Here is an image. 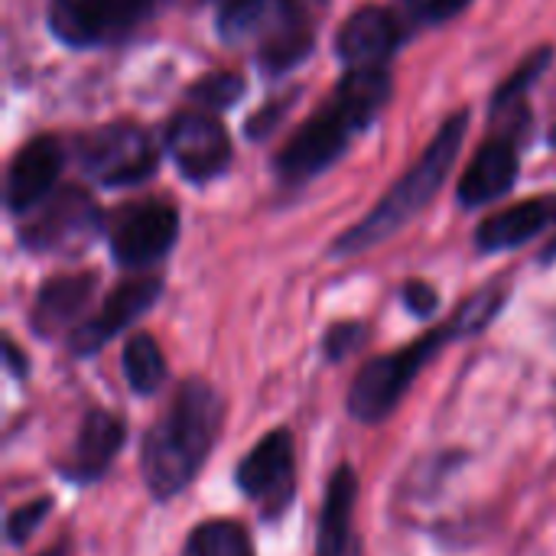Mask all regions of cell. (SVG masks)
Here are the masks:
<instances>
[{
  "label": "cell",
  "instance_id": "obj_1",
  "mask_svg": "<svg viewBox=\"0 0 556 556\" xmlns=\"http://www.w3.org/2000/svg\"><path fill=\"white\" fill-rule=\"evenodd\" d=\"M225 404L212 384L189 378L153 420L140 446V472L156 502H169L192 485L218 443Z\"/></svg>",
  "mask_w": 556,
  "mask_h": 556
},
{
  "label": "cell",
  "instance_id": "obj_2",
  "mask_svg": "<svg viewBox=\"0 0 556 556\" xmlns=\"http://www.w3.org/2000/svg\"><path fill=\"white\" fill-rule=\"evenodd\" d=\"M388 98H391V78L384 68L345 72L332 98L280 150L277 156L280 179L303 182L323 173L326 166H332L345 153L352 137L378 117Z\"/></svg>",
  "mask_w": 556,
  "mask_h": 556
},
{
  "label": "cell",
  "instance_id": "obj_3",
  "mask_svg": "<svg viewBox=\"0 0 556 556\" xmlns=\"http://www.w3.org/2000/svg\"><path fill=\"white\" fill-rule=\"evenodd\" d=\"M466 127H469V111H456L440 127V134L433 137V143L424 150V156L417 160V166H410L401 176V182L375 205V212L365 222H358L352 231H345L339 238L336 254L339 257H349V254L368 251V248L381 244L384 238H391L397 228H404L437 195V189L446 182V176H450V169L456 163V153L463 147Z\"/></svg>",
  "mask_w": 556,
  "mask_h": 556
},
{
  "label": "cell",
  "instance_id": "obj_4",
  "mask_svg": "<svg viewBox=\"0 0 556 556\" xmlns=\"http://www.w3.org/2000/svg\"><path fill=\"white\" fill-rule=\"evenodd\" d=\"M466 336L459 319L453 316L443 329H433L427 332L424 339L410 342L407 349L394 352V355H381V358H371L352 391H349V414L358 420V424H381L391 417V410L401 404V397L410 391L414 378L424 371V365L450 342V339H459Z\"/></svg>",
  "mask_w": 556,
  "mask_h": 556
},
{
  "label": "cell",
  "instance_id": "obj_5",
  "mask_svg": "<svg viewBox=\"0 0 556 556\" xmlns=\"http://www.w3.org/2000/svg\"><path fill=\"white\" fill-rule=\"evenodd\" d=\"M235 485L264 521H280L296 498V446L287 427L270 430L235 469Z\"/></svg>",
  "mask_w": 556,
  "mask_h": 556
},
{
  "label": "cell",
  "instance_id": "obj_6",
  "mask_svg": "<svg viewBox=\"0 0 556 556\" xmlns=\"http://www.w3.org/2000/svg\"><path fill=\"white\" fill-rule=\"evenodd\" d=\"M156 0H49V29L68 46H101L134 33Z\"/></svg>",
  "mask_w": 556,
  "mask_h": 556
},
{
  "label": "cell",
  "instance_id": "obj_7",
  "mask_svg": "<svg viewBox=\"0 0 556 556\" xmlns=\"http://www.w3.org/2000/svg\"><path fill=\"white\" fill-rule=\"evenodd\" d=\"M33 222L23 225L20 241L39 254H75L85 251L101 231V212L94 199L81 189H62L33 208Z\"/></svg>",
  "mask_w": 556,
  "mask_h": 556
},
{
  "label": "cell",
  "instance_id": "obj_8",
  "mask_svg": "<svg viewBox=\"0 0 556 556\" xmlns=\"http://www.w3.org/2000/svg\"><path fill=\"white\" fill-rule=\"evenodd\" d=\"M81 169L104 186H130L156 169V147L137 124H108L78 140Z\"/></svg>",
  "mask_w": 556,
  "mask_h": 556
},
{
  "label": "cell",
  "instance_id": "obj_9",
  "mask_svg": "<svg viewBox=\"0 0 556 556\" xmlns=\"http://www.w3.org/2000/svg\"><path fill=\"white\" fill-rule=\"evenodd\" d=\"M176 235L179 215L169 202H134L111 222V254L124 267H147L173 248Z\"/></svg>",
  "mask_w": 556,
  "mask_h": 556
},
{
  "label": "cell",
  "instance_id": "obj_10",
  "mask_svg": "<svg viewBox=\"0 0 556 556\" xmlns=\"http://www.w3.org/2000/svg\"><path fill=\"white\" fill-rule=\"evenodd\" d=\"M166 147H169L179 173L189 176L192 182L215 179L231 163V140H228L225 127L215 117L199 114V111H186L169 124Z\"/></svg>",
  "mask_w": 556,
  "mask_h": 556
},
{
  "label": "cell",
  "instance_id": "obj_11",
  "mask_svg": "<svg viewBox=\"0 0 556 556\" xmlns=\"http://www.w3.org/2000/svg\"><path fill=\"white\" fill-rule=\"evenodd\" d=\"M156 296H160V280L153 277H137V280L121 283L104 300V306L68 336V349L75 355H94L104 342H111L117 332L137 323L156 303Z\"/></svg>",
  "mask_w": 556,
  "mask_h": 556
},
{
  "label": "cell",
  "instance_id": "obj_12",
  "mask_svg": "<svg viewBox=\"0 0 556 556\" xmlns=\"http://www.w3.org/2000/svg\"><path fill=\"white\" fill-rule=\"evenodd\" d=\"M316 42L309 0H270L264 16L261 65L267 72H287L306 59Z\"/></svg>",
  "mask_w": 556,
  "mask_h": 556
},
{
  "label": "cell",
  "instance_id": "obj_13",
  "mask_svg": "<svg viewBox=\"0 0 556 556\" xmlns=\"http://www.w3.org/2000/svg\"><path fill=\"white\" fill-rule=\"evenodd\" d=\"M401 42V26L384 7H365L358 10L339 33L336 52L345 65V72L362 68H384V62L394 55Z\"/></svg>",
  "mask_w": 556,
  "mask_h": 556
},
{
  "label": "cell",
  "instance_id": "obj_14",
  "mask_svg": "<svg viewBox=\"0 0 556 556\" xmlns=\"http://www.w3.org/2000/svg\"><path fill=\"white\" fill-rule=\"evenodd\" d=\"M62 173V147L52 137H36L16 150L7 169V205L13 212H33L49 199Z\"/></svg>",
  "mask_w": 556,
  "mask_h": 556
},
{
  "label": "cell",
  "instance_id": "obj_15",
  "mask_svg": "<svg viewBox=\"0 0 556 556\" xmlns=\"http://www.w3.org/2000/svg\"><path fill=\"white\" fill-rule=\"evenodd\" d=\"M124 420L108 414V410H88L81 427H78V437L68 450V459L62 463V476L68 482H78V485H91L98 482L114 456L121 453L124 446Z\"/></svg>",
  "mask_w": 556,
  "mask_h": 556
},
{
  "label": "cell",
  "instance_id": "obj_16",
  "mask_svg": "<svg viewBox=\"0 0 556 556\" xmlns=\"http://www.w3.org/2000/svg\"><path fill=\"white\" fill-rule=\"evenodd\" d=\"M94 274H65L49 283H42L36 306H33V329L42 339H52L59 332H75L81 326V313L91 303L94 293Z\"/></svg>",
  "mask_w": 556,
  "mask_h": 556
},
{
  "label": "cell",
  "instance_id": "obj_17",
  "mask_svg": "<svg viewBox=\"0 0 556 556\" xmlns=\"http://www.w3.org/2000/svg\"><path fill=\"white\" fill-rule=\"evenodd\" d=\"M518 176V147L511 137H492L479 147L476 160L469 163L459 182V202L466 208H482L505 195Z\"/></svg>",
  "mask_w": 556,
  "mask_h": 556
},
{
  "label": "cell",
  "instance_id": "obj_18",
  "mask_svg": "<svg viewBox=\"0 0 556 556\" xmlns=\"http://www.w3.org/2000/svg\"><path fill=\"white\" fill-rule=\"evenodd\" d=\"M556 222V199H528L521 205H511L492 218H485L476 231V241L482 251H511L538 238L544 228Z\"/></svg>",
  "mask_w": 556,
  "mask_h": 556
},
{
  "label": "cell",
  "instance_id": "obj_19",
  "mask_svg": "<svg viewBox=\"0 0 556 556\" xmlns=\"http://www.w3.org/2000/svg\"><path fill=\"white\" fill-rule=\"evenodd\" d=\"M355 502H358L355 469L352 466H339L332 472V482H329V492H326V505H323V515H319V538H316L319 556H345L349 538H352Z\"/></svg>",
  "mask_w": 556,
  "mask_h": 556
},
{
  "label": "cell",
  "instance_id": "obj_20",
  "mask_svg": "<svg viewBox=\"0 0 556 556\" xmlns=\"http://www.w3.org/2000/svg\"><path fill=\"white\" fill-rule=\"evenodd\" d=\"M124 378H127L130 391L140 397H150L163 388L166 358H163L160 345L153 342V336H147V332L130 336V342L124 345Z\"/></svg>",
  "mask_w": 556,
  "mask_h": 556
},
{
  "label": "cell",
  "instance_id": "obj_21",
  "mask_svg": "<svg viewBox=\"0 0 556 556\" xmlns=\"http://www.w3.org/2000/svg\"><path fill=\"white\" fill-rule=\"evenodd\" d=\"M182 556H254V547L241 525L205 521L189 534Z\"/></svg>",
  "mask_w": 556,
  "mask_h": 556
},
{
  "label": "cell",
  "instance_id": "obj_22",
  "mask_svg": "<svg viewBox=\"0 0 556 556\" xmlns=\"http://www.w3.org/2000/svg\"><path fill=\"white\" fill-rule=\"evenodd\" d=\"M267 3L270 0H218L215 23H218L222 39L238 42L248 33H254L264 23V16H267Z\"/></svg>",
  "mask_w": 556,
  "mask_h": 556
},
{
  "label": "cell",
  "instance_id": "obj_23",
  "mask_svg": "<svg viewBox=\"0 0 556 556\" xmlns=\"http://www.w3.org/2000/svg\"><path fill=\"white\" fill-rule=\"evenodd\" d=\"M241 91H244V81L231 72H222V75H205L202 81H195L189 94L208 108H228L235 104V98H241Z\"/></svg>",
  "mask_w": 556,
  "mask_h": 556
},
{
  "label": "cell",
  "instance_id": "obj_24",
  "mask_svg": "<svg viewBox=\"0 0 556 556\" xmlns=\"http://www.w3.org/2000/svg\"><path fill=\"white\" fill-rule=\"evenodd\" d=\"M544 65H551V49H538L502 88H498V94H495V108H505L508 101H515L521 91H528L531 88V81L544 72Z\"/></svg>",
  "mask_w": 556,
  "mask_h": 556
},
{
  "label": "cell",
  "instance_id": "obj_25",
  "mask_svg": "<svg viewBox=\"0 0 556 556\" xmlns=\"http://www.w3.org/2000/svg\"><path fill=\"white\" fill-rule=\"evenodd\" d=\"M49 508H52V498H36V502L16 508V511L10 515V521H7V538H10V544H13V547L26 544V538H33V531L46 521Z\"/></svg>",
  "mask_w": 556,
  "mask_h": 556
},
{
  "label": "cell",
  "instance_id": "obj_26",
  "mask_svg": "<svg viewBox=\"0 0 556 556\" xmlns=\"http://www.w3.org/2000/svg\"><path fill=\"white\" fill-rule=\"evenodd\" d=\"M362 342H365V329H362L358 323H342V326H336V329L326 336V355H329L332 362H342V358H349Z\"/></svg>",
  "mask_w": 556,
  "mask_h": 556
},
{
  "label": "cell",
  "instance_id": "obj_27",
  "mask_svg": "<svg viewBox=\"0 0 556 556\" xmlns=\"http://www.w3.org/2000/svg\"><path fill=\"white\" fill-rule=\"evenodd\" d=\"M410 7V13H417L420 20H450L456 16L469 0H404Z\"/></svg>",
  "mask_w": 556,
  "mask_h": 556
},
{
  "label": "cell",
  "instance_id": "obj_28",
  "mask_svg": "<svg viewBox=\"0 0 556 556\" xmlns=\"http://www.w3.org/2000/svg\"><path fill=\"white\" fill-rule=\"evenodd\" d=\"M404 303H407V309L410 313H417V316H430L433 309H437V290L433 287H427V283H407L404 287Z\"/></svg>",
  "mask_w": 556,
  "mask_h": 556
},
{
  "label": "cell",
  "instance_id": "obj_29",
  "mask_svg": "<svg viewBox=\"0 0 556 556\" xmlns=\"http://www.w3.org/2000/svg\"><path fill=\"white\" fill-rule=\"evenodd\" d=\"M7 362H10V368H13V371H16L20 378H23V375L29 371V368H23V362H20V352H16V345H13L10 339H7Z\"/></svg>",
  "mask_w": 556,
  "mask_h": 556
},
{
  "label": "cell",
  "instance_id": "obj_30",
  "mask_svg": "<svg viewBox=\"0 0 556 556\" xmlns=\"http://www.w3.org/2000/svg\"><path fill=\"white\" fill-rule=\"evenodd\" d=\"M42 556H68V554H65V547H55V551H46Z\"/></svg>",
  "mask_w": 556,
  "mask_h": 556
},
{
  "label": "cell",
  "instance_id": "obj_31",
  "mask_svg": "<svg viewBox=\"0 0 556 556\" xmlns=\"http://www.w3.org/2000/svg\"><path fill=\"white\" fill-rule=\"evenodd\" d=\"M544 257H547V261H556V241L547 248V254H544Z\"/></svg>",
  "mask_w": 556,
  "mask_h": 556
},
{
  "label": "cell",
  "instance_id": "obj_32",
  "mask_svg": "<svg viewBox=\"0 0 556 556\" xmlns=\"http://www.w3.org/2000/svg\"><path fill=\"white\" fill-rule=\"evenodd\" d=\"M554 143H556V124H554Z\"/></svg>",
  "mask_w": 556,
  "mask_h": 556
}]
</instances>
